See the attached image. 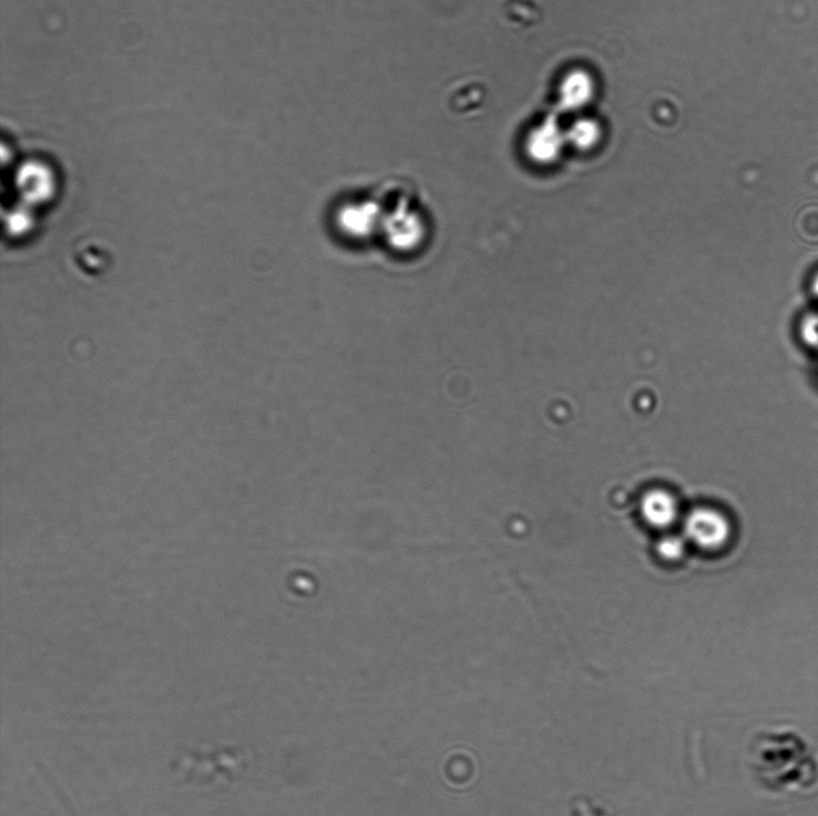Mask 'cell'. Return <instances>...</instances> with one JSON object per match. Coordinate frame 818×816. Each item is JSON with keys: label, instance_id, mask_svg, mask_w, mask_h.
<instances>
[{"label": "cell", "instance_id": "obj_1", "mask_svg": "<svg viewBox=\"0 0 818 816\" xmlns=\"http://www.w3.org/2000/svg\"><path fill=\"white\" fill-rule=\"evenodd\" d=\"M754 781L769 795H809L818 788V757L795 730L768 729L749 746Z\"/></svg>", "mask_w": 818, "mask_h": 816}, {"label": "cell", "instance_id": "obj_2", "mask_svg": "<svg viewBox=\"0 0 818 816\" xmlns=\"http://www.w3.org/2000/svg\"><path fill=\"white\" fill-rule=\"evenodd\" d=\"M380 233L396 251H411L424 239L426 224L420 212L402 202L384 212Z\"/></svg>", "mask_w": 818, "mask_h": 816}, {"label": "cell", "instance_id": "obj_3", "mask_svg": "<svg viewBox=\"0 0 818 816\" xmlns=\"http://www.w3.org/2000/svg\"><path fill=\"white\" fill-rule=\"evenodd\" d=\"M686 539L704 550H718L731 537L730 521L720 511L698 508L687 516L684 522Z\"/></svg>", "mask_w": 818, "mask_h": 816}, {"label": "cell", "instance_id": "obj_4", "mask_svg": "<svg viewBox=\"0 0 818 816\" xmlns=\"http://www.w3.org/2000/svg\"><path fill=\"white\" fill-rule=\"evenodd\" d=\"M384 211L372 200L344 205L338 212V227L350 239H368L380 233Z\"/></svg>", "mask_w": 818, "mask_h": 816}, {"label": "cell", "instance_id": "obj_5", "mask_svg": "<svg viewBox=\"0 0 818 816\" xmlns=\"http://www.w3.org/2000/svg\"><path fill=\"white\" fill-rule=\"evenodd\" d=\"M567 143L566 133L554 118H547L527 138V154L539 164L553 163Z\"/></svg>", "mask_w": 818, "mask_h": 816}, {"label": "cell", "instance_id": "obj_6", "mask_svg": "<svg viewBox=\"0 0 818 816\" xmlns=\"http://www.w3.org/2000/svg\"><path fill=\"white\" fill-rule=\"evenodd\" d=\"M641 514L648 525L654 528H666L676 522L678 505L669 492L653 490L642 497Z\"/></svg>", "mask_w": 818, "mask_h": 816}, {"label": "cell", "instance_id": "obj_7", "mask_svg": "<svg viewBox=\"0 0 818 816\" xmlns=\"http://www.w3.org/2000/svg\"><path fill=\"white\" fill-rule=\"evenodd\" d=\"M593 94L595 84L589 73L584 70L569 72L560 88L561 107L567 111L583 108L591 101Z\"/></svg>", "mask_w": 818, "mask_h": 816}, {"label": "cell", "instance_id": "obj_8", "mask_svg": "<svg viewBox=\"0 0 818 816\" xmlns=\"http://www.w3.org/2000/svg\"><path fill=\"white\" fill-rule=\"evenodd\" d=\"M601 138V127L595 120L580 119L566 132L567 143L580 150H589Z\"/></svg>", "mask_w": 818, "mask_h": 816}, {"label": "cell", "instance_id": "obj_9", "mask_svg": "<svg viewBox=\"0 0 818 816\" xmlns=\"http://www.w3.org/2000/svg\"><path fill=\"white\" fill-rule=\"evenodd\" d=\"M686 550V539L677 537V535H668V537L660 539L657 545L659 556L666 560H672V562L681 559Z\"/></svg>", "mask_w": 818, "mask_h": 816}, {"label": "cell", "instance_id": "obj_10", "mask_svg": "<svg viewBox=\"0 0 818 816\" xmlns=\"http://www.w3.org/2000/svg\"><path fill=\"white\" fill-rule=\"evenodd\" d=\"M814 289H815L816 294L818 295V277L815 280Z\"/></svg>", "mask_w": 818, "mask_h": 816}]
</instances>
